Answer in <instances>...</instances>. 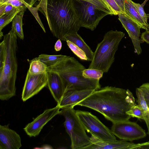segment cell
I'll return each instance as SVG.
<instances>
[{
  "label": "cell",
  "instance_id": "f546056e",
  "mask_svg": "<svg viewBox=\"0 0 149 149\" xmlns=\"http://www.w3.org/2000/svg\"><path fill=\"white\" fill-rule=\"evenodd\" d=\"M90 2L95 5L101 9L109 12L111 13V15H113L112 13L109 10L106 6L100 0H82Z\"/></svg>",
  "mask_w": 149,
  "mask_h": 149
},
{
  "label": "cell",
  "instance_id": "4316f807",
  "mask_svg": "<svg viewBox=\"0 0 149 149\" xmlns=\"http://www.w3.org/2000/svg\"><path fill=\"white\" fill-rule=\"evenodd\" d=\"M126 113L131 117L142 120L144 116V111L138 104L132 107Z\"/></svg>",
  "mask_w": 149,
  "mask_h": 149
},
{
  "label": "cell",
  "instance_id": "8fae6325",
  "mask_svg": "<svg viewBox=\"0 0 149 149\" xmlns=\"http://www.w3.org/2000/svg\"><path fill=\"white\" fill-rule=\"evenodd\" d=\"M60 109L57 105L54 108L46 109L32 121L27 124L24 128V131L30 137L38 136L48 122L56 116L59 114Z\"/></svg>",
  "mask_w": 149,
  "mask_h": 149
},
{
  "label": "cell",
  "instance_id": "d4e9b609",
  "mask_svg": "<svg viewBox=\"0 0 149 149\" xmlns=\"http://www.w3.org/2000/svg\"><path fill=\"white\" fill-rule=\"evenodd\" d=\"M67 45L72 52L82 60L88 61V59L84 52L81 49L72 42L66 41Z\"/></svg>",
  "mask_w": 149,
  "mask_h": 149
},
{
  "label": "cell",
  "instance_id": "44dd1931",
  "mask_svg": "<svg viewBox=\"0 0 149 149\" xmlns=\"http://www.w3.org/2000/svg\"><path fill=\"white\" fill-rule=\"evenodd\" d=\"M27 7H15L12 10L0 17V32L12 21L16 15L20 11L26 9Z\"/></svg>",
  "mask_w": 149,
  "mask_h": 149
},
{
  "label": "cell",
  "instance_id": "60d3db41",
  "mask_svg": "<svg viewBox=\"0 0 149 149\" xmlns=\"http://www.w3.org/2000/svg\"><path fill=\"white\" fill-rule=\"evenodd\" d=\"M148 111H149V107H148Z\"/></svg>",
  "mask_w": 149,
  "mask_h": 149
},
{
  "label": "cell",
  "instance_id": "7402d4cb",
  "mask_svg": "<svg viewBox=\"0 0 149 149\" xmlns=\"http://www.w3.org/2000/svg\"><path fill=\"white\" fill-rule=\"evenodd\" d=\"M68 56L62 55L41 54L36 58L44 63L47 67L53 65L66 58Z\"/></svg>",
  "mask_w": 149,
  "mask_h": 149
},
{
  "label": "cell",
  "instance_id": "83f0119b",
  "mask_svg": "<svg viewBox=\"0 0 149 149\" xmlns=\"http://www.w3.org/2000/svg\"><path fill=\"white\" fill-rule=\"evenodd\" d=\"M147 1V0H146L145 2L141 4L139 3H136L133 1V3L145 24L149 27V24L148 23V18L147 14L145 13L143 9L144 6Z\"/></svg>",
  "mask_w": 149,
  "mask_h": 149
},
{
  "label": "cell",
  "instance_id": "d6986e66",
  "mask_svg": "<svg viewBox=\"0 0 149 149\" xmlns=\"http://www.w3.org/2000/svg\"><path fill=\"white\" fill-rule=\"evenodd\" d=\"M136 93L137 98V102L138 104L144 111V116L143 120H144L146 124L148 129L147 133L149 135V111L148 110V107L144 94L141 89L139 87L136 88ZM146 142L149 143V141Z\"/></svg>",
  "mask_w": 149,
  "mask_h": 149
},
{
  "label": "cell",
  "instance_id": "74e56055",
  "mask_svg": "<svg viewBox=\"0 0 149 149\" xmlns=\"http://www.w3.org/2000/svg\"><path fill=\"white\" fill-rule=\"evenodd\" d=\"M139 149H149V143L146 142L141 143Z\"/></svg>",
  "mask_w": 149,
  "mask_h": 149
},
{
  "label": "cell",
  "instance_id": "9c48e42d",
  "mask_svg": "<svg viewBox=\"0 0 149 149\" xmlns=\"http://www.w3.org/2000/svg\"><path fill=\"white\" fill-rule=\"evenodd\" d=\"M112 133L120 139L132 141L145 138V130L136 123L130 120L113 123L110 130Z\"/></svg>",
  "mask_w": 149,
  "mask_h": 149
},
{
  "label": "cell",
  "instance_id": "277c9868",
  "mask_svg": "<svg viewBox=\"0 0 149 149\" xmlns=\"http://www.w3.org/2000/svg\"><path fill=\"white\" fill-rule=\"evenodd\" d=\"M85 67L74 57L68 56L51 66L47 67V71L58 74L61 77L66 90H82L100 89L99 80L88 79L83 76Z\"/></svg>",
  "mask_w": 149,
  "mask_h": 149
},
{
  "label": "cell",
  "instance_id": "836d02e7",
  "mask_svg": "<svg viewBox=\"0 0 149 149\" xmlns=\"http://www.w3.org/2000/svg\"><path fill=\"white\" fill-rule=\"evenodd\" d=\"M114 1L123 13H125L124 7L125 0H114Z\"/></svg>",
  "mask_w": 149,
  "mask_h": 149
},
{
  "label": "cell",
  "instance_id": "cb8c5ba5",
  "mask_svg": "<svg viewBox=\"0 0 149 149\" xmlns=\"http://www.w3.org/2000/svg\"><path fill=\"white\" fill-rule=\"evenodd\" d=\"M104 72L103 71L95 69H85L83 71V76L86 78L100 80Z\"/></svg>",
  "mask_w": 149,
  "mask_h": 149
},
{
  "label": "cell",
  "instance_id": "4dcf8cb0",
  "mask_svg": "<svg viewBox=\"0 0 149 149\" xmlns=\"http://www.w3.org/2000/svg\"><path fill=\"white\" fill-rule=\"evenodd\" d=\"M4 3L11 4L15 7L26 6L21 0H0V3Z\"/></svg>",
  "mask_w": 149,
  "mask_h": 149
},
{
  "label": "cell",
  "instance_id": "52a82bcc",
  "mask_svg": "<svg viewBox=\"0 0 149 149\" xmlns=\"http://www.w3.org/2000/svg\"><path fill=\"white\" fill-rule=\"evenodd\" d=\"M76 13L81 26L94 30L100 21L106 15L111 14L88 2L72 0Z\"/></svg>",
  "mask_w": 149,
  "mask_h": 149
},
{
  "label": "cell",
  "instance_id": "d6a6232c",
  "mask_svg": "<svg viewBox=\"0 0 149 149\" xmlns=\"http://www.w3.org/2000/svg\"><path fill=\"white\" fill-rule=\"evenodd\" d=\"M40 0H23L24 4L27 7H32L38 1Z\"/></svg>",
  "mask_w": 149,
  "mask_h": 149
},
{
  "label": "cell",
  "instance_id": "e0dca14e",
  "mask_svg": "<svg viewBox=\"0 0 149 149\" xmlns=\"http://www.w3.org/2000/svg\"><path fill=\"white\" fill-rule=\"evenodd\" d=\"M125 13L136 22L141 29L149 30V27L145 23L138 12L132 0H125Z\"/></svg>",
  "mask_w": 149,
  "mask_h": 149
},
{
  "label": "cell",
  "instance_id": "5b68a950",
  "mask_svg": "<svg viewBox=\"0 0 149 149\" xmlns=\"http://www.w3.org/2000/svg\"><path fill=\"white\" fill-rule=\"evenodd\" d=\"M125 35L122 32L116 30L106 33L102 40L97 45L88 68L107 72L114 62L115 54Z\"/></svg>",
  "mask_w": 149,
  "mask_h": 149
},
{
  "label": "cell",
  "instance_id": "9a60e30c",
  "mask_svg": "<svg viewBox=\"0 0 149 149\" xmlns=\"http://www.w3.org/2000/svg\"><path fill=\"white\" fill-rule=\"evenodd\" d=\"M95 90L92 89L65 91L58 105L61 109L67 107H73L77 104L92 94Z\"/></svg>",
  "mask_w": 149,
  "mask_h": 149
},
{
  "label": "cell",
  "instance_id": "7c38bea8",
  "mask_svg": "<svg viewBox=\"0 0 149 149\" xmlns=\"http://www.w3.org/2000/svg\"><path fill=\"white\" fill-rule=\"evenodd\" d=\"M90 137L91 143L81 149H139L141 143H135L123 140L113 141H103L93 134Z\"/></svg>",
  "mask_w": 149,
  "mask_h": 149
},
{
  "label": "cell",
  "instance_id": "484cf974",
  "mask_svg": "<svg viewBox=\"0 0 149 149\" xmlns=\"http://www.w3.org/2000/svg\"><path fill=\"white\" fill-rule=\"evenodd\" d=\"M112 13L113 15L124 13L114 0H100Z\"/></svg>",
  "mask_w": 149,
  "mask_h": 149
},
{
  "label": "cell",
  "instance_id": "2e32d148",
  "mask_svg": "<svg viewBox=\"0 0 149 149\" xmlns=\"http://www.w3.org/2000/svg\"><path fill=\"white\" fill-rule=\"evenodd\" d=\"M47 86L50 91L58 104L60 103L65 92L63 80L57 73L52 71H47Z\"/></svg>",
  "mask_w": 149,
  "mask_h": 149
},
{
  "label": "cell",
  "instance_id": "8d00e7d4",
  "mask_svg": "<svg viewBox=\"0 0 149 149\" xmlns=\"http://www.w3.org/2000/svg\"><path fill=\"white\" fill-rule=\"evenodd\" d=\"M15 7L11 4L7 3L5 8V14L9 12Z\"/></svg>",
  "mask_w": 149,
  "mask_h": 149
},
{
  "label": "cell",
  "instance_id": "f35d334b",
  "mask_svg": "<svg viewBox=\"0 0 149 149\" xmlns=\"http://www.w3.org/2000/svg\"><path fill=\"white\" fill-rule=\"evenodd\" d=\"M3 32L2 31L0 32V38L1 39L2 37L3 36Z\"/></svg>",
  "mask_w": 149,
  "mask_h": 149
},
{
  "label": "cell",
  "instance_id": "f1b7e54d",
  "mask_svg": "<svg viewBox=\"0 0 149 149\" xmlns=\"http://www.w3.org/2000/svg\"><path fill=\"white\" fill-rule=\"evenodd\" d=\"M143 91L148 107H149V83H145L139 87Z\"/></svg>",
  "mask_w": 149,
  "mask_h": 149
},
{
  "label": "cell",
  "instance_id": "4fadbf2b",
  "mask_svg": "<svg viewBox=\"0 0 149 149\" xmlns=\"http://www.w3.org/2000/svg\"><path fill=\"white\" fill-rule=\"evenodd\" d=\"M118 16V19L132 40L134 47V52L138 55L140 54L142 51L140 45L142 42L140 38L141 28L125 13H120Z\"/></svg>",
  "mask_w": 149,
  "mask_h": 149
},
{
  "label": "cell",
  "instance_id": "6da1fadb",
  "mask_svg": "<svg viewBox=\"0 0 149 149\" xmlns=\"http://www.w3.org/2000/svg\"><path fill=\"white\" fill-rule=\"evenodd\" d=\"M135 105L129 89L107 86L95 91L76 106L94 110L113 123L129 120L131 117L126 112Z\"/></svg>",
  "mask_w": 149,
  "mask_h": 149
},
{
  "label": "cell",
  "instance_id": "ba28073f",
  "mask_svg": "<svg viewBox=\"0 0 149 149\" xmlns=\"http://www.w3.org/2000/svg\"><path fill=\"white\" fill-rule=\"evenodd\" d=\"M76 113L86 130L100 139L107 141L116 140L110 130L105 125L95 116L86 111L76 110Z\"/></svg>",
  "mask_w": 149,
  "mask_h": 149
},
{
  "label": "cell",
  "instance_id": "ab89813d",
  "mask_svg": "<svg viewBox=\"0 0 149 149\" xmlns=\"http://www.w3.org/2000/svg\"><path fill=\"white\" fill-rule=\"evenodd\" d=\"M147 17L148 19V18H149V14H147Z\"/></svg>",
  "mask_w": 149,
  "mask_h": 149
},
{
  "label": "cell",
  "instance_id": "d590c367",
  "mask_svg": "<svg viewBox=\"0 0 149 149\" xmlns=\"http://www.w3.org/2000/svg\"><path fill=\"white\" fill-rule=\"evenodd\" d=\"M7 3H0V17L5 14V8Z\"/></svg>",
  "mask_w": 149,
  "mask_h": 149
},
{
  "label": "cell",
  "instance_id": "ac0fdd59",
  "mask_svg": "<svg viewBox=\"0 0 149 149\" xmlns=\"http://www.w3.org/2000/svg\"><path fill=\"white\" fill-rule=\"evenodd\" d=\"M65 40H68L75 44L84 52L88 61H92L94 52L78 34L77 32H73L68 35L65 37Z\"/></svg>",
  "mask_w": 149,
  "mask_h": 149
},
{
  "label": "cell",
  "instance_id": "e575fe53",
  "mask_svg": "<svg viewBox=\"0 0 149 149\" xmlns=\"http://www.w3.org/2000/svg\"><path fill=\"white\" fill-rule=\"evenodd\" d=\"M62 44L61 40L58 39L54 45V49L56 51H60L62 48Z\"/></svg>",
  "mask_w": 149,
  "mask_h": 149
},
{
  "label": "cell",
  "instance_id": "3957f363",
  "mask_svg": "<svg viewBox=\"0 0 149 149\" xmlns=\"http://www.w3.org/2000/svg\"><path fill=\"white\" fill-rule=\"evenodd\" d=\"M17 36L11 29L0 43V99L8 100L15 95L17 70Z\"/></svg>",
  "mask_w": 149,
  "mask_h": 149
},
{
  "label": "cell",
  "instance_id": "603a6c76",
  "mask_svg": "<svg viewBox=\"0 0 149 149\" xmlns=\"http://www.w3.org/2000/svg\"><path fill=\"white\" fill-rule=\"evenodd\" d=\"M47 67L43 62L35 58L30 62L28 71L31 74L35 75L47 72Z\"/></svg>",
  "mask_w": 149,
  "mask_h": 149
},
{
  "label": "cell",
  "instance_id": "ffe728a7",
  "mask_svg": "<svg viewBox=\"0 0 149 149\" xmlns=\"http://www.w3.org/2000/svg\"><path fill=\"white\" fill-rule=\"evenodd\" d=\"M26 9L22 10L19 12L12 21L11 30L15 33L17 37L22 40H23L24 38L22 29V19Z\"/></svg>",
  "mask_w": 149,
  "mask_h": 149
},
{
  "label": "cell",
  "instance_id": "5bb4252c",
  "mask_svg": "<svg viewBox=\"0 0 149 149\" xmlns=\"http://www.w3.org/2000/svg\"><path fill=\"white\" fill-rule=\"evenodd\" d=\"M22 146L19 135L8 125H0V149H19Z\"/></svg>",
  "mask_w": 149,
  "mask_h": 149
},
{
  "label": "cell",
  "instance_id": "8992f818",
  "mask_svg": "<svg viewBox=\"0 0 149 149\" xmlns=\"http://www.w3.org/2000/svg\"><path fill=\"white\" fill-rule=\"evenodd\" d=\"M59 114L65 118L64 126L69 136L71 147L73 149H81L91 143L90 137L86 133L85 127L77 116L73 107L61 109Z\"/></svg>",
  "mask_w": 149,
  "mask_h": 149
},
{
  "label": "cell",
  "instance_id": "30bf717a",
  "mask_svg": "<svg viewBox=\"0 0 149 149\" xmlns=\"http://www.w3.org/2000/svg\"><path fill=\"white\" fill-rule=\"evenodd\" d=\"M47 72L33 75L28 71L22 95V99L24 102L38 94L47 86Z\"/></svg>",
  "mask_w": 149,
  "mask_h": 149
},
{
  "label": "cell",
  "instance_id": "1f68e13d",
  "mask_svg": "<svg viewBox=\"0 0 149 149\" xmlns=\"http://www.w3.org/2000/svg\"><path fill=\"white\" fill-rule=\"evenodd\" d=\"M140 38L142 43L145 42L149 44V30H146L141 36Z\"/></svg>",
  "mask_w": 149,
  "mask_h": 149
},
{
  "label": "cell",
  "instance_id": "7a4b0ae2",
  "mask_svg": "<svg viewBox=\"0 0 149 149\" xmlns=\"http://www.w3.org/2000/svg\"><path fill=\"white\" fill-rule=\"evenodd\" d=\"M36 7L45 17L53 35L61 41L81 27L72 0H41Z\"/></svg>",
  "mask_w": 149,
  "mask_h": 149
}]
</instances>
